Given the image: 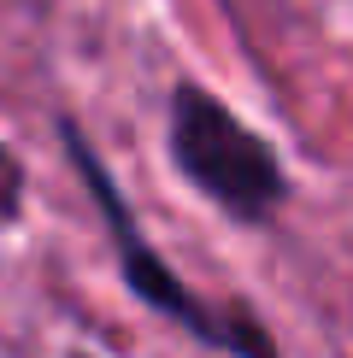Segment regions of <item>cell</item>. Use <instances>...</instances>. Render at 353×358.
Returning a JSON list of instances; mask_svg holds the SVG:
<instances>
[{"instance_id": "1", "label": "cell", "mask_w": 353, "mask_h": 358, "mask_svg": "<svg viewBox=\"0 0 353 358\" xmlns=\"http://www.w3.org/2000/svg\"><path fill=\"white\" fill-rule=\"evenodd\" d=\"M59 141H65V159H71V171H77L83 194L95 200L100 223H106V241H112V259H118L124 288L136 294L153 317H165L171 329H183L188 341H200V347H212L224 358H283L277 335L265 329L242 300H206L200 288H188V282L159 259V247L147 241V229L136 223V212H130L124 188L112 182L106 159L88 147V136L77 124H59Z\"/></svg>"}, {"instance_id": "2", "label": "cell", "mask_w": 353, "mask_h": 358, "mask_svg": "<svg viewBox=\"0 0 353 358\" xmlns=\"http://www.w3.org/2000/svg\"><path fill=\"white\" fill-rule=\"evenodd\" d=\"M165 141H171L176 176L242 229H265L289 206V171L277 159V147L254 124H242L206 83L171 88Z\"/></svg>"}, {"instance_id": "3", "label": "cell", "mask_w": 353, "mask_h": 358, "mask_svg": "<svg viewBox=\"0 0 353 358\" xmlns=\"http://www.w3.org/2000/svg\"><path fill=\"white\" fill-rule=\"evenodd\" d=\"M24 217V159L0 141V223Z\"/></svg>"}, {"instance_id": "4", "label": "cell", "mask_w": 353, "mask_h": 358, "mask_svg": "<svg viewBox=\"0 0 353 358\" xmlns=\"http://www.w3.org/2000/svg\"><path fill=\"white\" fill-rule=\"evenodd\" d=\"M71 358H88V352H71Z\"/></svg>"}]
</instances>
